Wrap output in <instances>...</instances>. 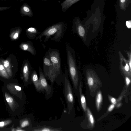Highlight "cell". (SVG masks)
<instances>
[{"instance_id":"cell-1","label":"cell","mask_w":131,"mask_h":131,"mask_svg":"<svg viewBox=\"0 0 131 131\" xmlns=\"http://www.w3.org/2000/svg\"><path fill=\"white\" fill-rule=\"evenodd\" d=\"M52 63L46 78L52 82H56L59 84L62 81V75L61 74V67L60 55L58 50L50 49L48 51Z\"/></svg>"},{"instance_id":"cell-2","label":"cell","mask_w":131,"mask_h":131,"mask_svg":"<svg viewBox=\"0 0 131 131\" xmlns=\"http://www.w3.org/2000/svg\"><path fill=\"white\" fill-rule=\"evenodd\" d=\"M65 28V25L63 22L55 24L42 32L36 37L35 40H41L43 37H45V42L49 39L58 42L62 38Z\"/></svg>"},{"instance_id":"cell-3","label":"cell","mask_w":131,"mask_h":131,"mask_svg":"<svg viewBox=\"0 0 131 131\" xmlns=\"http://www.w3.org/2000/svg\"><path fill=\"white\" fill-rule=\"evenodd\" d=\"M67 69H65V73L62 75V81L64 84V97L68 107L69 113L71 110V105L73 101V97L72 93L71 86L69 80Z\"/></svg>"},{"instance_id":"cell-4","label":"cell","mask_w":131,"mask_h":131,"mask_svg":"<svg viewBox=\"0 0 131 131\" xmlns=\"http://www.w3.org/2000/svg\"><path fill=\"white\" fill-rule=\"evenodd\" d=\"M66 49L67 61L70 74L73 83L75 85L77 83V72L75 60L69 47L67 46Z\"/></svg>"},{"instance_id":"cell-5","label":"cell","mask_w":131,"mask_h":131,"mask_svg":"<svg viewBox=\"0 0 131 131\" xmlns=\"http://www.w3.org/2000/svg\"><path fill=\"white\" fill-rule=\"evenodd\" d=\"M39 79L41 88L44 91L45 90L46 94H50L51 92V88L46 81L43 71L40 66L39 69Z\"/></svg>"},{"instance_id":"cell-6","label":"cell","mask_w":131,"mask_h":131,"mask_svg":"<svg viewBox=\"0 0 131 131\" xmlns=\"http://www.w3.org/2000/svg\"><path fill=\"white\" fill-rule=\"evenodd\" d=\"M52 66V63L48 51L46 53L43 60V73L46 78L49 71Z\"/></svg>"},{"instance_id":"cell-7","label":"cell","mask_w":131,"mask_h":131,"mask_svg":"<svg viewBox=\"0 0 131 131\" xmlns=\"http://www.w3.org/2000/svg\"><path fill=\"white\" fill-rule=\"evenodd\" d=\"M19 12L22 17H32L33 16V13L30 7L26 3H24L21 5Z\"/></svg>"},{"instance_id":"cell-8","label":"cell","mask_w":131,"mask_h":131,"mask_svg":"<svg viewBox=\"0 0 131 131\" xmlns=\"http://www.w3.org/2000/svg\"><path fill=\"white\" fill-rule=\"evenodd\" d=\"M20 47L22 50L28 51L33 55L35 56L36 54V50L31 42L28 41L22 43L20 45Z\"/></svg>"},{"instance_id":"cell-9","label":"cell","mask_w":131,"mask_h":131,"mask_svg":"<svg viewBox=\"0 0 131 131\" xmlns=\"http://www.w3.org/2000/svg\"><path fill=\"white\" fill-rule=\"evenodd\" d=\"M31 79V81L34 84L36 89L38 91H44L41 86L36 72L35 71L33 70L32 72Z\"/></svg>"},{"instance_id":"cell-10","label":"cell","mask_w":131,"mask_h":131,"mask_svg":"<svg viewBox=\"0 0 131 131\" xmlns=\"http://www.w3.org/2000/svg\"><path fill=\"white\" fill-rule=\"evenodd\" d=\"M30 68L29 62H25L24 65L23 69V73L24 79L26 82H28L30 77Z\"/></svg>"},{"instance_id":"cell-11","label":"cell","mask_w":131,"mask_h":131,"mask_svg":"<svg viewBox=\"0 0 131 131\" xmlns=\"http://www.w3.org/2000/svg\"><path fill=\"white\" fill-rule=\"evenodd\" d=\"M79 0H64L61 4L62 12H65L72 5Z\"/></svg>"},{"instance_id":"cell-12","label":"cell","mask_w":131,"mask_h":131,"mask_svg":"<svg viewBox=\"0 0 131 131\" xmlns=\"http://www.w3.org/2000/svg\"><path fill=\"white\" fill-rule=\"evenodd\" d=\"M26 33L28 37L31 39H35L39 32L36 29L33 27H30L26 30Z\"/></svg>"},{"instance_id":"cell-13","label":"cell","mask_w":131,"mask_h":131,"mask_svg":"<svg viewBox=\"0 0 131 131\" xmlns=\"http://www.w3.org/2000/svg\"><path fill=\"white\" fill-rule=\"evenodd\" d=\"M5 97L6 101L12 110L14 109L15 102L13 98L7 93H5Z\"/></svg>"},{"instance_id":"cell-14","label":"cell","mask_w":131,"mask_h":131,"mask_svg":"<svg viewBox=\"0 0 131 131\" xmlns=\"http://www.w3.org/2000/svg\"><path fill=\"white\" fill-rule=\"evenodd\" d=\"M0 76L7 79H8L9 76L7 73L3 64L0 62Z\"/></svg>"},{"instance_id":"cell-15","label":"cell","mask_w":131,"mask_h":131,"mask_svg":"<svg viewBox=\"0 0 131 131\" xmlns=\"http://www.w3.org/2000/svg\"><path fill=\"white\" fill-rule=\"evenodd\" d=\"M3 63L4 67L9 75L10 77H12V73L10 64L9 61L8 60H6L4 61Z\"/></svg>"},{"instance_id":"cell-16","label":"cell","mask_w":131,"mask_h":131,"mask_svg":"<svg viewBox=\"0 0 131 131\" xmlns=\"http://www.w3.org/2000/svg\"><path fill=\"white\" fill-rule=\"evenodd\" d=\"M21 30V29L20 27H16L12 32V33L10 35L11 38L13 40L17 39L18 37Z\"/></svg>"},{"instance_id":"cell-17","label":"cell","mask_w":131,"mask_h":131,"mask_svg":"<svg viewBox=\"0 0 131 131\" xmlns=\"http://www.w3.org/2000/svg\"><path fill=\"white\" fill-rule=\"evenodd\" d=\"M77 31L79 35L83 37L85 35V31L83 27L81 25H78L77 26Z\"/></svg>"},{"instance_id":"cell-18","label":"cell","mask_w":131,"mask_h":131,"mask_svg":"<svg viewBox=\"0 0 131 131\" xmlns=\"http://www.w3.org/2000/svg\"><path fill=\"white\" fill-rule=\"evenodd\" d=\"M102 98L101 94L100 92L98 94L96 101L97 107L98 109L99 108L100 104L102 100Z\"/></svg>"},{"instance_id":"cell-19","label":"cell","mask_w":131,"mask_h":131,"mask_svg":"<svg viewBox=\"0 0 131 131\" xmlns=\"http://www.w3.org/2000/svg\"><path fill=\"white\" fill-rule=\"evenodd\" d=\"M12 121L10 120H6L0 122V128L3 127L10 124Z\"/></svg>"},{"instance_id":"cell-20","label":"cell","mask_w":131,"mask_h":131,"mask_svg":"<svg viewBox=\"0 0 131 131\" xmlns=\"http://www.w3.org/2000/svg\"><path fill=\"white\" fill-rule=\"evenodd\" d=\"M87 112L90 122L92 124H93L94 123V120L93 115L89 109H88Z\"/></svg>"},{"instance_id":"cell-21","label":"cell","mask_w":131,"mask_h":131,"mask_svg":"<svg viewBox=\"0 0 131 131\" xmlns=\"http://www.w3.org/2000/svg\"><path fill=\"white\" fill-rule=\"evenodd\" d=\"M29 122L27 120H25L22 122L21 123L20 126L21 128H24L29 125Z\"/></svg>"},{"instance_id":"cell-22","label":"cell","mask_w":131,"mask_h":131,"mask_svg":"<svg viewBox=\"0 0 131 131\" xmlns=\"http://www.w3.org/2000/svg\"><path fill=\"white\" fill-rule=\"evenodd\" d=\"M81 101L82 104V107L83 110L85 111V107L84 105V104L85 103V99L84 96L83 95H82L81 98Z\"/></svg>"},{"instance_id":"cell-23","label":"cell","mask_w":131,"mask_h":131,"mask_svg":"<svg viewBox=\"0 0 131 131\" xmlns=\"http://www.w3.org/2000/svg\"><path fill=\"white\" fill-rule=\"evenodd\" d=\"M34 131H55L56 130L54 129H52L47 127H44L42 128L41 129H36L34 130Z\"/></svg>"},{"instance_id":"cell-24","label":"cell","mask_w":131,"mask_h":131,"mask_svg":"<svg viewBox=\"0 0 131 131\" xmlns=\"http://www.w3.org/2000/svg\"><path fill=\"white\" fill-rule=\"evenodd\" d=\"M88 81L89 85L90 86L94 84L93 79L91 77H90L88 78Z\"/></svg>"},{"instance_id":"cell-25","label":"cell","mask_w":131,"mask_h":131,"mask_svg":"<svg viewBox=\"0 0 131 131\" xmlns=\"http://www.w3.org/2000/svg\"><path fill=\"white\" fill-rule=\"evenodd\" d=\"M12 7V6L8 7H0V11L8 9Z\"/></svg>"},{"instance_id":"cell-26","label":"cell","mask_w":131,"mask_h":131,"mask_svg":"<svg viewBox=\"0 0 131 131\" xmlns=\"http://www.w3.org/2000/svg\"><path fill=\"white\" fill-rule=\"evenodd\" d=\"M126 24L128 28H130L131 27V21H127L126 22Z\"/></svg>"},{"instance_id":"cell-27","label":"cell","mask_w":131,"mask_h":131,"mask_svg":"<svg viewBox=\"0 0 131 131\" xmlns=\"http://www.w3.org/2000/svg\"><path fill=\"white\" fill-rule=\"evenodd\" d=\"M115 107L114 104L111 105L108 108V110L109 112L111 111Z\"/></svg>"},{"instance_id":"cell-28","label":"cell","mask_w":131,"mask_h":131,"mask_svg":"<svg viewBox=\"0 0 131 131\" xmlns=\"http://www.w3.org/2000/svg\"><path fill=\"white\" fill-rule=\"evenodd\" d=\"M15 88L16 90L18 91H20L21 90V87L18 85H15Z\"/></svg>"},{"instance_id":"cell-29","label":"cell","mask_w":131,"mask_h":131,"mask_svg":"<svg viewBox=\"0 0 131 131\" xmlns=\"http://www.w3.org/2000/svg\"><path fill=\"white\" fill-rule=\"evenodd\" d=\"M126 84L127 85H128L130 82V79L128 78H126Z\"/></svg>"},{"instance_id":"cell-30","label":"cell","mask_w":131,"mask_h":131,"mask_svg":"<svg viewBox=\"0 0 131 131\" xmlns=\"http://www.w3.org/2000/svg\"><path fill=\"white\" fill-rule=\"evenodd\" d=\"M111 102L114 104L116 103V100L114 98H112L111 99Z\"/></svg>"},{"instance_id":"cell-31","label":"cell","mask_w":131,"mask_h":131,"mask_svg":"<svg viewBox=\"0 0 131 131\" xmlns=\"http://www.w3.org/2000/svg\"><path fill=\"white\" fill-rule=\"evenodd\" d=\"M16 131H24V130L22 129H21L18 128L17 129Z\"/></svg>"},{"instance_id":"cell-32","label":"cell","mask_w":131,"mask_h":131,"mask_svg":"<svg viewBox=\"0 0 131 131\" xmlns=\"http://www.w3.org/2000/svg\"><path fill=\"white\" fill-rule=\"evenodd\" d=\"M125 0H120V1L122 3H123L125 2Z\"/></svg>"},{"instance_id":"cell-33","label":"cell","mask_w":131,"mask_h":131,"mask_svg":"<svg viewBox=\"0 0 131 131\" xmlns=\"http://www.w3.org/2000/svg\"><path fill=\"white\" fill-rule=\"evenodd\" d=\"M17 1H19L20 2H21L25 1V0H16Z\"/></svg>"},{"instance_id":"cell-34","label":"cell","mask_w":131,"mask_h":131,"mask_svg":"<svg viewBox=\"0 0 131 131\" xmlns=\"http://www.w3.org/2000/svg\"><path fill=\"white\" fill-rule=\"evenodd\" d=\"M42 0V1H47V0Z\"/></svg>"},{"instance_id":"cell-35","label":"cell","mask_w":131,"mask_h":131,"mask_svg":"<svg viewBox=\"0 0 131 131\" xmlns=\"http://www.w3.org/2000/svg\"><path fill=\"white\" fill-rule=\"evenodd\" d=\"M7 0H0V1H6Z\"/></svg>"}]
</instances>
